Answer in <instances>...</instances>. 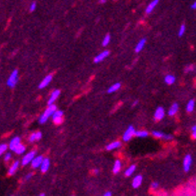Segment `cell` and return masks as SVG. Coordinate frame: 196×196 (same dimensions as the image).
Segmentation results:
<instances>
[{"label": "cell", "instance_id": "9", "mask_svg": "<svg viewBox=\"0 0 196 196\" xmlns=\"http://www.w3.org/2000/svg\"><path fill=\"white\" fill-rule=\"evenodd\" d=\"M108 56H109V51H108V50L102 51L101 53H99V54L94 58V62H95V63H99V62L103 61L105 58H107Z\"/></svg>", "mask_w": 196, "mask_h": 196}, {"label": "cell", "instance_id": "40", "mask_svg": "<svg viewBox=\"0 0 196 196\" xmlns=\"http://www.w3.org/2000/svg\"><path fill=\"white\" fill-rule=\"evenodd\" d=\"M137 104H138V101H137V100H136V101H134V102H133V104H132V106H136V105H137Z\"/></svg>", "mask_w": 196, "mask_h": 196}, {"label": "cell", "instance_id": "36", "mask_svg": "<svg viewBox=\"0 0 196 196\" xmlns=\"http://www.w3.org/2000/svg\"><path fill=\"white\" fill-rule=\"evenodd\" d=\"M158 182H152V184H151V187L152 188H157L158 187Z\"/></svg>", "mask_w": 196, "mask_h": 196}, {"label": "cell", "instance_id": "21", "mask_svg": "<svg viewBox=\"0 0 196 196\" xmlns=\"http://www.w3.org/2000/svg\"><path fill=\"white\" fill-rule=\"evenodd\" d=\"M175 76L172 75V74H168V75H166L165 77H164V81H165L166 84H168V85H171V84H173L174 82H175Z\"/></svg>", "mask_w": 196, "mask_h": 196}, {"label": "cell", "instance_id": "5", "mask_svg": "<svg viewBox=\"0 0 196 196\" xmlns=\"http://www.w3.org/2000/svg\"><path fill=\"white\" fill-rule=\"evenodd\" d=\"M192 165V156L190 154H187L183 159V169H184L185 172H188L190 170Z\"/></svg>", "mask_w": 196, "mask_h": 196}, {"label": "cell", "instance_id": "37", "mask_svg": "<svg viewBox=\"0 0 196 196\" xmlns=\"http://www.w3.org/2000/svg\"><path fill=\"white\" fill-rule=\"evenodd\" d=\"M32 175H33V174H32V173H29V174H27V175L25 176V179H26V180H28V179H30V178H31V177H32Z\"/></svg>", "mask_w": 196, "mask_h": 196}, {"label": "cell", "instance_id": "38", "mask_svg": "<svg viewBox=\"0 0 196 196\" xmlns=\"http://www.w3.org/2000/svg\"><path fill=\"white\" fill-rule=\"evenodd\" d=\"M191 8H192V9H196V0H195V1H194L193 3H192Z\"/></svg>", "mask_w": 196, "mask_h": 196}, {"label": "cell", "instance_id": "24", "mask_svg": "<svg viewBox=\"0 0 196 196\" xmlns=\"http://www.w3.org/2000/svg\"><path fill=\"white\" fill-rule=\"evenodd\" d=\"M121 87V84L119 83V82H116V83H114L113 85H111L110 87H109V89L107 90V92L108 93H113V92H115V91H117L118 89H119Z\"/></svg>", "mask_w": 196, "mask_h": 196}, {"label": "cell", "instance_id": "35", "mask_svg": "<svg viewBox=\"0 0 196 196\" xmlns=\"http://www.w3.org/2000/svg\"><path fill=\"white\" fill-rule=\"evenodd\" d=\"M10 159H11V154H10V153H7V154H5L4 160H5V161H8V160H10Z\"/></svg>", "mask_w": 196, "mask_h": 196}, {"label": "cell", "instance_id": "18", "mask_svg": "<svg viewBox=\"0 0 196 196\" xmlns=\"http://www.w3.org/2000/svg\"><path fill=\"white\" fill-rule=\"evenodd\" d=\"M178 110H179L178 104L174 103L172 104V106L169 108V110H168V115H169V116H173V115H175L177 112H178Z\"/></svg>", "mask_w": 196, "mask_h": 196}, {"label": "cell", "instance_id": "11", "mask_svg": "<svg viewBox=\"0 0 196 196\" xmlns=\"http://www.w3.org/2000/svg\"><path fill=\"white\" fill-rule=\"evenodd\" d=\"M59 95H60V90H59V89H55L54 91L51 93L50 97H49V99H48V105L53 104L56 99L59 97Z\"/></svg>", "mask_w": 196, "mask_h": 196}, {"label": "cell", "instance_id": "6", "mask_svg": "<svg viewBox=\"0 0 196 196\" xmlns=\"http://www.w3.org/2000/svg\"><path fill=\"white\" fill-rule=\"evenodd\" d=\"M52 119H53V122L55 124L62 123V120H63V111L56 109L53 115H52Z\"/></svg>", "mask_w": 196, "mask_h": 196}, {"label": "cell", "instance_id": "8", "mask_svg": "<svg viewBox=\"0 0 196 196\" xmlns=\"http://www.w3.org/2000/svg\"><path fill=\"white\" fill-rule=\"evenodd\" d=\"M52 78H53V76H52L51 74H49V75L45 76L44 78H43L42 81L40 82V84H39V88H40V89H43V88H45L46 86H48L49 83L52 81Z\"/></svg>", "mask_w": 196, "mask_h": 196}, {"label": "cell", "instance_id": "4", "mask_svg": "<svg viewBox=\"0 0 196 196\" xmlns=\"http://www.w3.org/2000/svg\"><path fill=\"white\" fill-rule=\"evenodd\" d=\"M35 154H36V151H30L29 153H27L26 155H24V157L22 158V161H21V163H22V165H27V164H29L32 162L33 158L35 157Z\"/></svg>", "mask_w": 196, "mask_h": 196}, {"label": "cell", "instance_id": "32", "mask_svg": "<svg viewBox=\"0 0 196 196\" xmlns=\"http://www.w3.org/2000/svg\"><path fill=\"white\" fill-rule=\"evenodd\" d=\"M6 150H7V145H6V144H1V145H0V156H1V155L4 153Z\"/></svg>", "mask_w": 196, "mask_h": 196}, {"label": "cell", "instance_id": "20", "mask_svg": "<svg viewBox=\"0 0 196 196\" xmlns=\"http://www.w3.org/2000/svg\"><path fill=\"white\" fill-rule=\"evenodd\" d=\"M18 167H19V161H15V162L11 165V167L9 168V171H8L9 175H13V174L16 172V170L18 169Z\"/></svg>", "mask_w": 196, "mask_h": 196}, {"label": "cell", "instance_id": "3", "mask_svg": "<svg viewBox=\"0 0 196 196\" xmlns=\"http://www.w3.org/2000/svg\"><path fill=\"white\" fill-rule=\"evenodd\" d=\"M135 131L136 130L134 129V127L132 125L128 126V128L126 129V131L124 132V134H123V141H129L133 136H135Z\"/></svg>", "mask_w": 196, "mask_h": 196}, {"label": "cell", "instance_id": "10", "mask_svg": "<svg viewBox=\"0 0 196 196\" xmlns=\"http://www.w3.org/2000/svg\"><path fill=\"white\" fill-rule=\"evenodd\" d=\"M43 158L42 156H40V155H38V156H35L33 158V160H32V162H31V165H32L33 168H38L41 166V164L43 162Z\"/></svg>", "mask_w": 196, "mask_h": 196}, {"label": "cell", "instance_id": "12", "mask_svg": "<svg viewBox=\"0 0 196 196\" xmlns=\"http://www.w3.org/2000/svg\"><path fill=\"white\" fill-rule=\"evenodd\" d=\"M152 135L156 138H163V139H166V140H171L172 139V136L171 135H167V134H164V133L160 132V131H153L152 132Z\"/></svg>", "mask_w": 196, "mask_h": 196}, {"label": "cell", "instance_id": "15", "mask_svg": "<svg viewBox=\"0 0 196 196\" xmlns=\"http://www.w3.org/2000/svg\"><path fill=\"white\" fill-rule=\"evenodd\" d=\"M142 184V176L141 175H137L135 176L132 180V186L133 188H138L140 185Z\"/></svg>", "mask_w": 196, "mask_h": 196}, {"label": "cell", "instance_id": "28", "mask_svg": "<svg viewBox=\"0 0 196 196\" xmlns=\"http://www.w3.org/2000/svg\"><path fill=\"white\" fill-rule=\"evenodd\" d=\"M14 151H15V153H17V154H23L24 152H25V146L20 143V144L15 148Z\"/></svg>", "mask_w": 196, "mask_h": 196}, {"label": "cell", "instance_id": "30", "mask_svg": "<svg viewBox=\"0 0 196 196\" xmlns=\"http://www.w3.org/2000/svg\"><path fill=\"white\" fill-rule=\"evenodd\" d=\"M185 30H186V27H185V25H184V24H182V25L180 26L179 30H178V36H179V37H181V36H183V35H184V33H185Z\"/></svg>", "mask_w": 196, "mask_h": 196}, {"label": "cell", "instance_id": "16", "mask_svg": "<svg viewBox=\"0 0 196 196\" xmlns=\"http://www.w3.org/2000/svg\"><path fill=\"white\" fill-rule=\"evenodd\" d=\"M49 166H50V161H49L48 158H44V159H43V162L41 164V166H40V169H41L42 172L44 173L49 169Z\"/></svg>", "mask_w": 196, "mask_h": 196}, {"label": "cell", "instance_id": "17", "mask_svg": "<svg viewBox=\"0 0 196 196\" xmlns=\"http://www.w3.org/2000/svg\"><path fill=\"white\" fill-rule=\"evenodd\" d=\"M120 146H121V142L120 141H114V142H112V143H110V144H108L106 146V150H108V151L114 150V149L119 148Z\"/></svg>", "mask_w": 196, "mask_h": 196}, {"label": "cell", "instance_id": "27", "mask_svg": "<svg viewBox=\"0 0 196 196\" xmlns=\"http://www.w3.org/2000/svg\"><path fill=\"white\" fill-rule=\"evenodd\" d=\"M120 170H121V162L119 160H116L114 162V165H113V172L116 174V173L119 172Z\"/></svg>", "mask_w": 196, "mask_h": 196}, {"label": "cell", "instance_id": "42", "mask_svg": "<svg viewBox=\"0 0 196 196\" xmlns=\"http://www.w3.org/2000/svg\"><path fill=\"white\" fill-rule=\"evenodd\" d=\"M94 173H95V174H97V173H98V170H97V169H95V170H94Z\"/></svg>", "mask_w": 196, "mask_h": 196}, {"label": "cell", "instance_id": "14", "mask_svg": "<svg viewBox=\"0 0 196 196\" xmlns=\"http://www.w3.org/2000/svg\"><path fill=\"white\" fill-rule=\"evenodd\" d=\"M158 2H159V0H153V1H151L150 3H149V4L147 5V7H146V10H145L146 13L147 14L151 13V12L154 10V8L157 6Z\"/></svg>", "mask_w": 196, "mask_h": 196}, {"label": "cell", "instance_id": "1", "mask_svg": "<svg viewBox=\"0 0 196 196\" xmlns=\"http://www.w3.org/2000/svg\"><path fill=\"white\" fill-rule=\"evenodd\" d=\"M55 110H56V106H55L54 104L49 105L47 109H46L44 112H43V114H41V116L39 117V123H41V124L45 123L46 121L48 120V118L53 115V113L55 112Z\"/></svg>", "mask_w": 196, "mask_h": 196}, {"label": "cell", "instance_id": "13", "mask_svg": "<svg viewBox=\"0 0 196 196\" xmlns=\"http://www.w3.org/2000/svg\"><path fill=\"white\" fill-rule=\"evenodd\" d=\"M19 144H20V138L18 137V136H16V137L12 138V140L10 141V143H9V148H10L11 150L14 151L15 148H16Z\"/></svg>", "mask_w": 196, "mask_h": 196}, {"label": "cell", "instance_id": "2", "mask_svg": "<svg viewBox=\"0 0 196 196\" xmlns=\"http://www.w3.org/2000/svg\"><path fill=\"white\" fill-rule=\"evenodd\" d=\"M17 82H18V70L15 69L12 71V73L9 76V78L7 80V85L9 87H11V88H13L17 84Z\"/></svg>", "mask_w": 196, "mask_h": 196}, {"label": "cell", "instance_id": "7", "mask_svg": "<svg viewBox=\"0 0 196 196\" xmlns=\"http://www.w3.org/2000/svg\"><path fill=\"white\" fill-rule=\"evenodd\" d=\"M164 115H165V111H164L163 107H157L156 110L154 112V119L155 120H161L163 119Z\"/></svg>", "mask_w": 196, "mask_h": 196}, {"label": "cell", "instance_id": "23", "mask_svg": "<svg viewBox=\"0 0 196 196\" xmlns=\"http://www.w3.org/2000/svg\"><path fill=\"white\" fill-rule=\"evenodd\" d=\"M195 108V100L193 99H190L187 102V105H186V111L187 112H192Z\"/></svg>", "mask_w": 196, "mask_h": 196}, {"label": "cell", "instance_id": "29", "mask_svg": "<svg viewBox=\"0 0 196 196\" xmlns=\"http://www.w3.org/2000/svg\"><path fill=\"white\" fill-rule=\"evenodd\" d=\"M110 40H111V36L109 35V34H107V35H105L104 39H103V41H102V46H107L108 44H109Z\"/></svg>", "mask_w": 196, "mask_h": 196}, {"label": "cell", "instance_id": "26", "mask_svg": "<svg viewBox=\"0 0 196 196\" xmlns=\"http://www.w3.org/2000/svg\"><path fill=\"white\" fill-rule=\"evenodd\" d=\"M136 169V166L135 165H131L130 167H128L127 169L125 170V172H124V174H125V176H131L133 173H134V171Z\"/></svg>", "mask_w": 196, "mask_h": 196}, {"label": "cell", "instance_id": "25", "mask_svg": "<svg viewBox=\"0 0 196 196\" xmlns=\"http://www.w3.org/2000/svg\"><path fill=\"white\" fill-rule=\"evenodd\" d=\"M149 135V133L145 130H138V131H135V136L139 138H145Z\"/></svg>", "mask_w": 196, "mask_h": 196}, {"label": "cell", "instance_id": "22", "mask_svg": "<svg viewBox=\"0 0 196 196\" xmlns=\"http://www.w3.org/2000/svg\"><path fill=\"white\" fill-rule=\"evenodd\" d=\"M145 42H146V39H141V40H139V42L137 43V45L135 46V52H140L143 49V47H144V45H145Z\"/></svg>", "mask_w": 196, "mask_h": 196}, {"label": "cell", "instance_id": "19", "mask_svg": "<svg viewBox=\"0 0 196 196\" xmlns=\"http://www.w3.org/2000/svg\"><path fill=\"white\" fill-rule=\"evenodd\" d=\"M41 137H42L41 132H34V133H32V134L30 135L29 141L30 142H35V141H37V140L41 139Z\"/></svg>", "mask_w": 196, "mask_h": 196}, {"label": "cell", "instance_id": "31", "mask_svg": "<svg viewBox=\"0 0 196 196\" xmlns=\"http://www.w3.org/2000/svg\"><path fill=\"white\" fill-rule=\"evenodd\" d=\"M196 71V67L194 66V65H188L187 67L185 68V72H195Z\"/></svg>", "mask_w": 196, "mask_h": 196}, {"label": "cell", "instance_id": "34", "mask_svg": "<svg viewBox=\"0 0 196 196\" xmlns=\"http://www.w3.org/2000/svg\"><path fill=\"white\" fill-rule=\"evenodd\" d=\"M36 9V2H32L31 3V5H30V8H29V10L31 12H33L34 10Z\"/></svg>", "mask_w": 196, "mask_h": 196}, {"label": "cell", "instance_id": "33", "mask_svg": "<svg viewBox=\"0 0 196 196\" xmlns=\"http://www.w3.org/2000/svg\"><path fill=\"white\" fill-rule=\"evenodd\" d=\"M191 130H192V137H193L194 139H196V124L194 126H192Z\"/></svg>", "mask_w": 196, "mask_h": 196}, {"label": "cell", "instance_id": "41", "mask_svg": "<svg viewBox=\"0 0 196 196\" xmlns=\"http://www.w3.org/2000/svg\"><path fill=\"white\" fill-rule=\"evenodd\" d=\"M105 2H106V0H99V3H101V4H103Z\"/></svg>", "mask_w": 196, "mask_h": 196}, {"label": "cell", "instance_id": "39", "mask_svg": "<svg viewBox=\"0 0 196 196\" xmlns=\"http://www.w3.org/2000/svg\"><path fill=\"white\" fill-rule=\"evenodd\" d=\"M104 195H105V196H111L112 193H111V192L108 191V192H105V194H104Z\"/></svg>", "mask_w": 196, "mask_h": 196}]
</instances>
